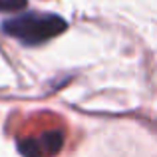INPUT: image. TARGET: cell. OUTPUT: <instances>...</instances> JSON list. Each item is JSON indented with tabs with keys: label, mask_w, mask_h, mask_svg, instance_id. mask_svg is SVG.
Instances as JSON below:
<instances>
[{
	"label": "cell",
	"mask_w": 157,
	"mask_h": 157,
	"mask_svg": "<svg viewBox=\"0 0 157 157\" xmlns=\"http://www.w3.org/2000/svg\"><path fill=\"white\" fill-rule=\"evenodd\" d=\"M28 0H0V12H16L26 6Z\"/></svg>",
	"instance_id": "3"
},
{
	"label": "cell",
	"mask_w": 157,
	"mask_h": 157,
	"mask_svg": "<svg viewBox=\"0 0 157 157\" xmlns=\"http://www.w3.org/2000/svg\"><path fill=\"white\" fill-rule=\"evenodd\" d=\"M64 145V133L62 131H46L40 137H30L20 141V151L26 157H52Z\"/></svg>",
	"instance_id": "2"
},
{
	"label": "cell",
	"mask_w": 157,
	"mask_h": 157,
	"mask_svg": "<svg viewBox=\"0 0 157 157\" xmlns=\"http://www.w3.org/2000/svg\"><path fill=\"white\" fill-rule=\"evenodd\" d=\"M68 28V22L58 14L48 12H26L2 22L6 36L20 40L26 46H40L48 40L60 36Z\"/></svg>",
	"instance_id": "1"
}]
</instances>
